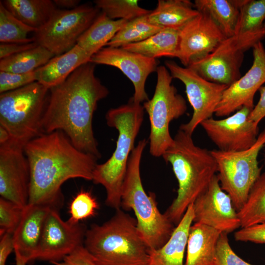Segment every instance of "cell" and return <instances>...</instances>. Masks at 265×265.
Returning a JSON list of instances; mask_svg holds the SVG:
<instances>
[{"mask_svg": "<svg viewBox=\"0 0 265 265\" xmlns=\"http://www.w3.org/2000/svg\"><path fill=\"white\" fill-rule=\"evenodd\" d=\"M89 62L75 70L61 84L50 89L42 119L43 133L63 132L79 150L99 159L92 121L98 102L109 94Z\"/></svg>", "mask_w": 265, "mask_h": 265, "instance_id": "cell-1", "label": "cell"}, {"mask_svg": "<svg viewBox=\"0 0 265 265\" xmlns=\"http://www.w3.org/2000/svg\"><path fill=\"white\" fill-rule=\"evenodd\" d=\"M30 172L28 204L59 210L63 202L61 186L66 181H92L98 159L78 149L62 131L43 133L24 148Z\"/></svg>", "mask_w": 265, "mask_h": 265, "instance_id": "cell-2", "label": "cell"}, {"mask_svg": "<svg viewBox=\"0 0 265 265\" xmlns=\"http://www.w3.org/2000/svg\"><path fill=\"white\" fill-rule=\"evenodd\" d=\"M173 139L162 157L171 165L179 186L164 214L177 225L189 205L208 188L217 166L211 151L196 146L191 135L179 129Z\"/></svg>", "mask_w": 265, "mask_h": 265, "instance_id": "cell-3", "label": "cell"}, {"mask_svg": "<svg viewBox=\"0 0 265 265\" xmlns=\"http://www.w3.org/2000/svg\"><path fill=\"white\" fill-rule=\"evenodd\" d=\"M83 246L98 265H148L149 249L136 219L120 209L107 221L87 229Z\"/></svg>", "mask_w": 265, "mask_h": 265, "instance_id": "cell-4", "label": "cell"}, {"mask_svg": "<svg viewBox=\"0 0 265 265\" xmlns=\"http://www.w3.org/2000/svg\"><path fill=\"white\" fill-rule=\"evenodd\" d=\"M143 118V106L131 98L128 104L109 109L106 115L107 125L118 132L116 147L108 159L97 164L92 181L105 188L106 204L116 210L121 207L123 183Z\"/></svg>", "mask_w": 265, "mask_h": 265, "instance_id": "cell-5", "label": "cell"}, {"mask_svg": "<svg viewBox=\"0 0 265 265\" xmlns=\"http://www.w3.org/2000/svg\"><path fill=\"white\" fill-rule=\"evenodd\" d=\"M147 143L145 139L139 141L131 154L122 186L121 207L134 212L138 233L149 250H152L164 245L175 227L159 210L155 194L148 195L142 186L140 166Z\"/></svg>", "mask_w": 265, "mask_h": 265, "instance_id": "cell-6", "label": "cell"}, {"mask_svg": "<svg viewBox=\"0 0 265 265\" xmlns=\"http://www.w3.org/2000/svg\"><path fill=\"white\" fill-rule=\"evenodd\" d=\"M50 89L38 81L0 94V126L23 147L43 133L42 119Z\"/></svg>", "mask_w": 265, "mask_h": 265, "instance_id": "cell-7", "label": "cell"}, {"mask_svg": "<svg viewBox=\"0 0 265 265\" xmlns=\"http://www.w3.org/2000/svg\"><path fill=\"white\" fill-rule=\"evenodd\" d=\"M157 81L152 98L145 102L143 107L150 123V153L154 157L162 156L173 144L169 124L184 115L187 106L185 99L172 84L173 78L164 66L157 68Z\"/></svg>", "mask_w": 265, "mask_h": 265, "instance_id": "cell-8", "label": "cell"}, {"mask_svg": "<svg viewBox=\"0 0 265 265\" xmlns=\"http://www.w3.org/2000/svg\"><path fill=\"white\" fill-rule=\"evenodd\" d=\"M265 145V127L250 148L238 152L211 151L217 166V178L221 188L231 197L238 212L261 174L258 157Z\"/></svg>", "mask_w": 265, "mask_h": 265, "instance_id": "cell-9", "label": "cell"}, {"mask_svg": "<svg viewBox=\"0 0 265 265\" xmlns=\"http://www.w3.org/2000/svg\"><path fill=\"white\" fill-rule=\"evenodd\" d=\"M97 7L85 4L70 10L56 9L47 23L34 32V42L55 56L73 48L100 13Z\"/></svg>", "mask_w": 265, "mask_h": 265, "instance_id": "cell-10", "label": "cell"}, {"mask_svg": "<svg viewBox=\"0 0 265 265\" xmlns=\"http://www.w3.org/2000/svg\"><path fill=\"white\" fill-rule=\"evenodd\" d=\"M165 65L172 78L181 80L185 86L193 112L190 120L181 125L180 129L192 135L198 125L212 117L229 86L208 81L190 68L172 61H166Z\"/></svg>", "mask_w": 265, "mask_h": 265, "instance_id": "cell-11", "label": "cell"}, {"mask_svg": "<svg viewBox=\"0 0 265 265\" xmlns=\"http://www.w3.org/2000/svg\"><path fill=\"white\" fill-rule=\"evenodd\" d=\"M53 208L49 212L34 256V260L61 261L79 246L83 245L87 229L80 222L72 224L64 221Z\"/></svg>", "mask_w": 265, "mask_h": 265, "instance_id": "cell-12", "label": "cell"}, {"mask_svg": "<svg viewBox=\"0 0 265 265\" xmlns=\"http://www.w3.org/2000/svg\"><path fill=\"white\" fill-rule=\"evenodd\" d=\"M251 110L244 106L224 119L211 117L200 125L218 150L228 152L244 151L254 144L259 135L258 124L248 118Z\"/></svg>", "mask_w": 265, "mask_h": 265, "instance_id": "cell-13", "label": "cell"}, {"mask_svg": "<svg viewBox=\"0 0 265 265\" xmlns=\"http://www.w3.org/2000/svg\"><path fill=\"white\" fill-rule=\"evenodd\" d=\"M24 147L11 140L0 145V195L24 208L28 204L30 168Z\"/></svg>", "mask_w": 265, "mask_h": 265, "instance_id": "cell-14", "label": "cell"}, {"mask_svg": "<svg viewBox=\"0 0 265 265\" xmlns=\"http://www.w3.org/2000/svg\"><path fill=\"white\" fill-rule=\"evenodd\" d=\"M248 49L233 36L225 39L212 53L187 67L205 80L230 86L241 77L244 53Z\"/></svg>", "mask_w": 265, "mask_h": 265, "instance_id": "cell-15", "label": "cell"}, {"mask_svg": "<svg viewBox=\"0 0 265 265\" xmlns=\"http://www.w3.org/2000/svg\"><path fill=\"white\" fill-rule=\"evenodd\" d=\"M194 223L229 234L240 228L238 212L215 175L206 190L193 203Z\"/></svg>", "mask_w": 265, "mask_h": 265, "instance_id": "cell-16", "label": "cell"}, {"mask_svg": "<svg viewBox=\"0 0 265 265\" xmlns=\"http://www.w3.org/2000/svg\"><path fill=\"white\" fill-rule=\"evenodd\" d=\"M179 31L177 58L186 67L212 53L227 37L205 12H200Z\"/></svg>", "mask_w": 265, "mask_h": 265, "instance_id": "cell-17", "label": "cell"}, {"mask_svg": "<svg viewBox=\"0 0 265 265\" xmlns=\"http://www.w3.org/2000/svg\"><path fill=\"white\" fill-rule=\"evenodd\" d=\"M252 48L251 67L224 91L214 113L216 116H229L244 106L254 108L255 94L265 82V49L261 41Z\"/></svg>", "mask_w": 265, "mask_h": 265, "instance_id": "cell-18", "label": "cell"}, {"mask_svg": "<svg viewBox=\"0 0 265 265\" xmlns=\"http://www.w3.org/2000/svg\"><path fill=\"white\" fill-rule=\"evenodd\" d=\"M90 62L119 69L132 83L134 93L131 99L136 103L149 100L145 91V82L149 75L157 71L156 59L128 51L121 48H103L93 54Z\"/></svg>", "mask_w": 265, "mask_h": 265, "instance_id": "cell-19", "label": "cell"}, {"mask_svg": "<svg viewBox=\"0 0 265 265\" xmlns=\"http://www.w3.org/2000/svg\"><path fill=\"white\" fill-rule=\"evenodd\" d=\"M53 208H55L30 204L24 208L21 220L12 237L14 249L27 263L34 261L46 218Z\"/></svg>", "mask_w": 265, "mask_h": 265, "instance_id": "cell-20", "label": "cell"}, {"mask_svg": "<svg viewBox=\"0 0 265 265\" xmlns=\"http://www.w3.org/2000/svg\"><path fill=\"white\" fill-rule=\"evenodd\" d=\"M91 57L76 44L68 52L54 56L36 70V81L50 89L64 82L80 66L90 62Z\"/></svg>", "mask_w": 265, "mask_h": 265, "instance_id": "cell-21", "label": "cell"}, {"mask_svg": "<svg viewBox=\"0 0 265 265\" xmlns=\"http://www.w3.org/2000/svg\"><path fill=\"white\" fill-rule=\"evenodd\" d=\"M193 218L194 211L192 203L188 207L167 242L159 248L149 250L148 265H185V252Z\"/></svg>", "mask_w": 265, "mask_h": 265, "instance_id": "cell-22", "label": "cell"}, {"mask_svg": "<svg viewBox=\"0 0 265 265\" xmlns=\"http://www.w3.org/2000/svg\"><path fill=\"white\" fill-rule=\"evenodd\" d=\"M221 233L203 224H192L188 234L184 265H216V247Z\"/></svg>", "mask_w": 265, "mask_h": 265, "instance_id": "cell-23", "label": "cell"}, {"mask_svg": "<svg viewBox=\"0 0 265 265\" xmlns=\"http://www.w3.org/2000/svg\"><path fill=\"white\" fill-rule=\"evenodd\" d=\"M265 0H243L234 35L248 49L265 36Z\"/></svg>", "mask_w": 265, "mask_h": 265, "instance_id": "cell-24", "label": "cell"}, {"mask_svg": "<svg viewBox=\"0 0 265 265\" xmlns=\"http://www.w3.org/2000/svg\"><path fill=\"white\" fill-rule=\"evenodd\" d=\"M199 13L190 0H159L157 7L148 15V19L163 28L180 30Z\"/></svg>", "mask_w": 265, "mask_h": 265, "instance_id": "cell-25", "label": "cell"}, {"mask_svg": "<svg viewBox=\"0 0 265 265\" xmlns=\"http://www.w3.org/2000/svg\"><path fill=\"white\" fill-rule=\"evenodd\" d=\"M1 2L14 17L36 31L47 23L56 9L53 1L50 0H4Z\"/></svg>", "mask_w": 265, "mask_h": 265, "instance_id": "cell-26", "label": "cell"}, {"mask_svg": "<svg viewBox=\"0 0 265 265\" xmlns=\"http://www.w3.org/2000/svg\"><path fill=\"white\" fill-rule=\"evenodd\" d=\"M127 22L111 19L101 12L79 38L77 44L92 56L106 46Z\"/></svg>", "mask_w": 265, "mask_h": 265, "instance_id": "cell-27", "label": "cell"}, {"mask_svg": "<svg viewBox=\"0 0 265 265\" xmlns=\"http://www.w3.org/2000/svg\"><path fill=\"white\" fill-rule=\"evenodd\" d=\"M179 31L163 28L142 41L127 45L121 48L154 59L162 56L177 58Z\"/></svg>", "mask_w": 265, "mask_h": 265, "instance_id": "cell-28", "label": "cell"}, {"mask_svg": "<svg viewBox=\"0 0 265 265\" xmlns=\"http://www.w3.org/2000/svg\"><path fill=\"white\" fill-rule=\"evenodd\" d=\"M243 0H195L193 4L198 11L208 13L228 38L234 35Z\"/></svg>", "mask_w": 265, "mask_h": 265, "instance_id": "cell-29", "label": "cell"}, {"mask_svg": "<svg viewBox=\"0 0 265 265\" xmlns=\"http://www.w3.org/2000/svg\"><path fill=\"white\" fill-rule=\"evenodd\" d=\"M54 56L48 49L37 45L0 59V71L18 74L30 73L45 65Z\"/></svg>", "mask_w": 265, "mask_h": 265, "instance_id": "cell-30", "label": "cell"}, {"mask_svg": "<svg viewBox=\"0 0 265 265\" xmlns=\"http://www.w3.org/2000/svg\"><path fill=\"white\" fill-rule=\"evenodd\" d=\"M238 212L240 228L265 222V172L255 181Z\"/></svg>", "mask_w": 265, "mask_h": 265, "instance_id": "cell-31", "label": "cell"}, {"mask_svg": "<svg viewBox=\"0 0 265 265\" xmlns=\"http://www.w3.org/2000/svg\"><path fill=\"white\" fill-rule=\"evenodd\" d=\"M148 15L128 21L106 46L112 48H121L127 45L138 43L163 29L150 23L148 19Z\"/></svg>", "mask_w": 265, "mask_h": 265, "instance_id": "cell-32", "label": "cell"}, {"mask_svg": "<svg viewBox=\"0 0 265 265\" xmlns=\"http://www.w3.org/2000/svg\"><path fill=\"white\" fill-rule=\"evenodd\" d=\"M36 30L14 17L0 2V42L1 43L28 44L34 42L28 34Z\"/></svg>", "mask_w": 265, "mask_h": 265, "instance_id": "cell-33", "label": "cell"}, {"mask_svg": "<svg viewBox=\"0 0 265 265\" xmlns=\"http://www.w3.org/2000/svg\"><path fill=\"white\" fill-rule=\"evenodd\" d=\"M95 6L111 19L127 21L146 15L152 10L143 8L137 0H96Z\"/></svg>", "mask_w": 265, "mask_h": 265, "instance_id": "cell-34", "label": "cell"}, {"mask_svg": "<svg viewBox=\"0 0 265 265\" xmlns=\"http://www.w3.org/2000/svg\"><path fill=\"white\" fill-rule=\"evenodd\" d=\"M98 208V203L90 192L80 191L70 203V216L67 221L72 224L79 223L80 221L94 216Z\"/></svg>", "mask_w": 265, "mask_h": 265, "instance_id": "cell-35", "label": "cell"}, {"mask_svg": "<svg viewBox=\"0 0 265 265\" xmlns=\"http://www.w3.org/2000/svg\"><path fill=\"white\" fill-rule=\"evenodd\" d=\"M24 208L0 198V235H13L21 220Z\"/></svg>", "mask_w": 265, "mask_h": 265, "instance_id": "cell-36", "label": "cell"}, {"mask_svg": "<svg viewBox=\"0 0 265 265\" xmlns=\"http://www.w3.org/2000/svg\"><path fill=\"white\" fill-rule=\"evenodd\" d=\"M35 81V71L26 74L0 71V93L16 90Z\"/></svg>", "mask_w": 265, "mask_h": 265, "instance_id": "cell-37", "label": "cell"}, {"mask_svg": "<svg viewBox=\"0 0 265 265\" xmlns=\"http://www.w3.org/2000/svg\"><path fill=\"white\" fill-rule=\"evenodd\" d=\"M216 265H253L238 257L231 247L227 234L221 233L216 247Z\"/></svg>", "mask_w": 265, "mask_h": 265, "instance_id": "cell-38", "label": "cell"}, {"mask_svg": "<svg viewBox=\"0 0 265 265\" xmlns=\"http://www.w3.org/2000/svg\"><path fill=\"white\" fill-rule=\"evenodd\" d=\"M234 238L238 241L265 244V222L241 228L235 233Z\"/></svg>", "mask_w": 265, "mask_h": 265, "instance_id": "cell-39", "label": "cell"}, {"mask_svg": "<svg viewBox=\"0 0 265 265\" xmlns=\"http://www.w3.org/2000/svg\"><path fill=\"white\" fill-rule=\"evenodd\" d=\"M52 264L54 265H98L83 245L78 247L61 261Z\"/></svg>", "mask_w": 265, "mask_h": 265, "instance_id": "cell-40", "label": "cell"}, {"mask_svg": "<svg viewBox=\"0 0 265 265\" xmlns=\"http://www.w3.org/2000/svg\"><path fill=\"white\" fill-rule=\"evenodd\" d=\"M38 45L34 42L28 44L1 43L0 45V59L35 47Z\"/></svg>", "mask_w": 265, "mask_h": 265, "instance_id": "cell-41", "label": "cell"}, {"mask_svg": "<svg viewBox=\"0 0 265 265\" xmlns=\"http://www.w3.org/2000/svg\"><path fill=\"white\" fill-rule=\"evenodd\" d=\"M259 91L260 99L249 115V119L258 125L265 117V86H262Z\"/></svg>", "mask_w": 265, "mask_h": 265, "instance_id": "cell-42", "label": "cell"}, {"mask_svg": "<svg viewBox=\"0 0 265 265\" xmlns=\"http://www.w3.org/2000/svg\"><path fill=\"white\" fill-rule=\"evenodd\" d=\"M0 237V265H6L8 256L14 250L12 235L5 233Z\"/></svg>", "mask_w": 265, "mask_h": 265, "instance_id": "cell-43", "label": "cell"}, {"mask_svg": "<svg viewBox=\"0 0 265 265\" xmlns=\"http://www.w3.org/2000/svg\"><path fill=\"white\" fill-rule=\"evenodd\" d=\"M53 1L56 6L66 10L73 9L77 7L80 5V2L79 0H54Z\"/></svg>", "mask_w": 265, "mask_h": 265, "instance_id": "cell-44", "label": "cell"}, {"mask_svg": "<svg viewBox=\"0 0 265 265\" xmlns=\"http://www.w3.org/2000/svg\"><path fill=\"white\" fill-rule=\"evenodd\" d=\"M11 139L8 132L4 128L0 126V145L7 143Z\"/></svg>", "mask_w": 265, "mask_h": 265, "instance_id": "cell-45", "label": "cell"}, {"mask_svg": "<svg viewBox=\"0 0 265 265\" xmlns=\"http://www.w3.org/2000/svg\"><path fill=\"white\" fill-rule=\"evenodd\" d=\"M14 251L15 255L16 265H26L27 263L26 260L17 250L14 249Z\"/></svg>", "mask_w": 265, "mask_h": 265, "instance_id": "cell-46", "label": "cell"}, {"mask_svg": "<svg viewBox=\"0 0 265 265\" xmlns=\"http://www.w3.org/2000/svg\"><path fill=\"white\" fill-rule=\"evenodd\" d=\"M264 164L265 165V145L264 147Z\"/></svg>", "mask_w": 265, "mask_h": 265, "instance_id": "cell-47", "label": "cell"}, {"mask_svg": "<svg viewBox=\"0 0 265 265\" xmlns=\"http://www.w3.org/2000/svg\"><path fill=\"white\" fill-rule=\"evenodd\" d=\"M263 27H264V31L265 32V21L264 22Z\"/></svg>", "mask_w": 265, "mask_h": 265, "instance_id": "cell-48", "label": "cell"}]
</instances>
